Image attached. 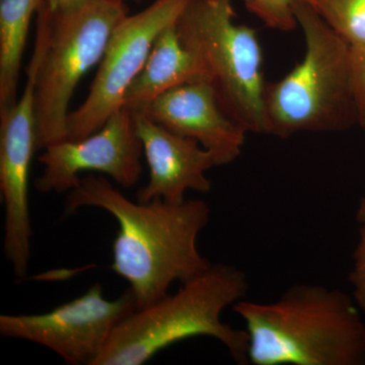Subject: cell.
<instances>
[{
    "mask_svg": "<svg viewBox=\"0 0 365 365\" xmlns=\"http://www.w3.org/2000/svg\"><path fill=\"white\" fill-rule=\"evenodd\" d=\"M81 207L103 209L117 220L111 269L128 282L136 309L169 294L176 281L187 282L211 266L197 247L198 235L210 220L205 201L134 202L107 177L88 175L66 196L67 215Z\"/></svg>",
    "mask_w": 365,
    "mask_h": 365,
    "instance_id": "cell-1",
    "label": "cell"
},
{
    "mask_svg": "<svg viewBox=\"0 0 365 365\" xmlns=\"http://www.w3.org/2000/svg\"><path fill=\"white\" fill-rule=\"evenodd\" d=\"M232 307L246 326L248 364H365V324L339 289L299 283L272 302Z\"/></svg>",
    "mask_w": 365,
    "mask_h": 365,
    "instance_id": "cell-2",
    "label": "cell"
},
{
    "mask_svg": "<svg viewBox=\"0 0 365 365\" xmlns=\"http://www.w3.org/2000/svg\"><path fill=\"white\" fill-rule=\"evenodd\" d=\"M248 278L230 264H211L143 309H135L113 331L95 365H141L158 352L190 338L220 341L239 364H248V334L222 321L223 311L244 299Z\"/></svg>",
    "mask_w": 365,
    "mask_h": 365,
    "instance_id": "cell-3",
    "label": "cell"
},
{
    "mask_svg": "<svg viewBox=\"0 0 365 365\" xmlns=\"http://www.w3.org/2000/svg\"><path fill=\"white\" fill-rule=\"evenodd\" d=\"M294 13L304 32L306 53L289 73L266 83L269 134L287 138L300 132H337L357 122L350 78V46L306 0Z\"/></svg>",
    "mask_w": 365,
    "mask_h": 365,
    "instance_id": "cell-4",
    "label": "cell"
},
{
    "mask_svg": "<svg viewBox=\"0 0 365 365\" xmlns=\"http://www.w3.org/2000/svg\"><path fill=\"white\" fill-rule=\"evenodd\" d=\"M127 16L123 1L83 0L37 11L41 57L35 83L37 151L67 139L69 104L79 81L101 62L114 29Z\"/></svg>",
    "mask_w": 365,
    "mask_h": 365,
    "instance_id": "cell-5",
    "label": "cell"
},
{
    "mask_svg": "<svg viewBox=\"0 0 365 365\" xmlns=\"http://www.w3.org/2000/svg\"><path fill=\"white\" fill-rule=\"evenodd\" d=\"M232 0H190L177 21L182 45L202 64L225 114L248 133L269 134L256 31L234 21Z\"/></svg>",
    "mask_w": 365,
    "mask_h": 365,
    "instance_id": "cell-6",
    "label": "cell"
},
{
    "mask_svg": "<svg viewBox=\"0 0 365 365\" xmlns=\"http://www.w3.org/2000/svg\"><path fill=\"white\" fill-rule=\"evenodd\" d=\"M190 0H155L140 13L120 21L113 31L90 93L69 112L67 139L79 140L100 130L123 107L125 93L148 59L163 30L177 23Z\"/></svg>",
    "mask_w": 365,
    "mask_h": 365,
    "instance_id": "cell-7",
    "label": "cell"
},
{
    "mask_svg": "<svg viewBox=\"0 0 365 365\" xmlns=\"http://www.w3.org/2000/svg\"><path fill=\"white\" fill-rule=\"evenodd\" d=\"M135 309L129 288L119 299L108 300L97 283L47 313L1 314L0 335L45 346L67 364L95 365L118 324Z\"/></svg>",
    "mask_w": 365,
    "mask_h": 365,
    "instance_id": "cell-8",
    "label": "cell"
},
{
    "mask_svg": "<svg viewBox=\"0 0 365 365\" xmlns=\"http://www.w3.org/2000/svg\"><path fill=\"white\" fill-rule=\"evenodd\" d=\"M41 47L34 46L26 67V81L21 97L11 107L0 111V193L4 207V251L14 275H28L31 259L30 201L29 182L36 137L35 83Z\"/></svg>",
    "mask_w": 365,
    "mask_h": 365,
    "instance_id": "cell-9",
    "label": "cell"
},
{
    "mask_svg": "<svg viewBox=\"0 0 365 365\" xmlns=\"http://www.w3.org/2000/svg\"><path fill=\"white\" fill-rule=\"evenodd\" d=\"M143 155L134 113L122 107L95 133L47 146L38 158L43 172L34 186L40 193H68L78 186L81 173L97 172L131 188L143 172Z\"/></svg>",
    "mask_w": 365,
    "mask_h": 365,
    "instance_id": "cell-10",
    "label": "cell"
},
{
    "mask_svg": "<svg viewBox=\"0 0 365 365\" xmlns=\"http://www.w3.org/2000/svg\"><path fill=\"white\" fill-rule=\"evenodd\" d=\"M136 132L150 168V180L138 190L136 200H160L181 204L187 192H210L206 172L217 167L213 153L194 139L178 135L150 120L143 113H134Z\"/></svg>",
    "mask_w": 365,
    "mask_h": 365,
    "instance_id": "cell-11",
    "label": "cell"
},
{
    "mask_svg": "<svg viewBox=\"0 0 365 365\" xmlns=\"http://www.w3.org/2000/svg\"><path fill=\"white\" fill-rule=\"evenodd\" d=\"M155 123L188 137L215 155L217 167L235 162L247 132L225 114L207 79H197L165 91L143 112Z\"/></svg>",
    "mask_w": 365,
    "mask_h": 365,
    "instance_id": "cell-12",
    "label": "cell"
},
{
    "mask_svg": "<svg viewBox=\"0 0 365 365\" xmlns=\"http://www.w3.org/2000/svg\"><path fill=\"white\" fill-rule=\"evenodd\" d=\"M176 24L158 35L143 69L125 93L123 107L133 113H143L165 91L207 79L201 62L182 45Z\"/></svg>",
    "mask_w": 365,
    "mask_h": 365,
    "instance_id": "cell-13",
    "label": "cell"
},
{
    "mask_svg": "<svg viewBox=\"0 0 365 365\" xmlns=\"http://www.w3.org/2000/svg\"><path fill=\"white\" fill-rule=\"evenodd\" d=\"M44 0H0V111L18 102V85L34 14Z\"/></svg>",
    "mask_w": 365,
    "mask_h": 365,
    "instance_id": "cell-14",
    "label": "cell"
},
{
    "mask_svg": "<svg viewBox=\"0 0 365 365\" xmlns=\"http://www.w3.org/2000/svg\"><path fill=\"white\" fill-rule=\"evenodd\" d=\"M306 1L350 48H365V0Z\"/></svg>",
    "mask_w": 365,
    "mask_h": 365,
    "instance_id": "cell-15",
    "label": "cell"
},
{
    "mask_svg": "<svg viewBox=\"0 0 365 365\" xmlns=\"http://www.w3.org/2000/svg\"><path fill=\"white\" fill-rule=\"evenodd\" d=\"M295 0H245L250 13L260 19L262 23L274 30L289 32L297 26L294 2Z\"/></svg>",
    "mask_w": 365,
    "mask_h": 365,
    "instance_id": "cell-16",
    "label": "cell"
},
{
    "mask_svg": "<svg viewBox=\"0 0 365 365\" xmlns=\"http://www.w3.org/2000/svg\"><path fill=\"white\" fill-rule=\"evenodd\" d=\"M350 78L357 123L365 129V48H350Z\"/></svg>",
    "mask_w": 365,
    "mask_h": 365,
    "instance_id": "cell-17",
    "label": "cell"
},
{
    "mask_svg": "<svg viewBox=\"0 0 365 365\" xmlns=\"http://www.w3.org/2000/svg\"><path fill=\"white\" fill-rule=\"evenodd\" d=\"M355 304L365 312V225H361L359 241L353 255V268L350 273Z\"/></svg>",
    "mask_w": 365,
    "mask_h": 365,
    "instance_id": "cell-18",
    "label": "cell"
},
{
    "mask_svg": "<svg viewBox=\"0 0 365 365\" xmlns=\"http://www.w3.org/2000/svg\"><path fill=\"white\" fill-rule=\"evenodd\" d=\"M52 9H68L83 1V0H45Z\"/></svg>",
    "mask_w": 365,
    "mask_h": 365,
    "instance_id": "cell-19",
    "label": "cell"
},
{
    "mask_svg": "<svg viewBox=\"0 0 365 365\" xmlns=\"http://www.w3.org/2000/svg\"><path fill=\"white\" fill-rule=\"evenodd\" d=\"M357 220L361 225H365V194L360 200L359 209L356 213Z\"/></svg>",
    "mask_w": 365,
    "mask_h": 365,
    "instance_id": "cell-20",
    "label": "cell"
},
{
    "mask_svg": "<svg viewBox=\"0 0 365 365\" xmlns=\"http://www.w3.org/2000/svg\"><path fill=\"white\" fill-rule=\"evenodd\" d=\"M115 1H123V0H115Z\"/></svg>",
    "mask_w": 365,
    "mask_h": 365,
    "instance_id": "cell-21",
    "label": "cell"
}]
</instances>
